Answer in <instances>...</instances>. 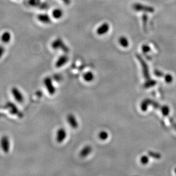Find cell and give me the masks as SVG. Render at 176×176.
<instances>
[{
    "mask_svg": "<svg viewBox=\"0 0 176 176\" xmlns=\"http://www.w3.org/2000/svg\"><path fill=\"white\" fill-rule=\"evenodd\" d=\"M0 146L4 153L9 152L11 146L10 139L7 136H3L0 140Z\"/></svg>",
    "mask_w": 176,
    "mask_h": 176,
    "instance_id": "3",
    "label": "cell"
},
{
    "mask_svg": "<svg viewBox=\"0 0 176 176\" xmlns=\"http://www.w3.org/2000/svg\"><path fill=\"white\" fill-rule=\"evenodd\" d=\"M67 137V132L65 128L61 127L57 130L56 137H55V139L57 143L59 144L63 143L65 141V140L66 139Z\"/></svg>",
    "mask_w": 176,
    "mask_h": 176,
    "instance_id": "4",
    "label": "cell"
},
{
    "mask_svg": "<svg viewBox=\"0 0 176 176\" xmlns=\"http://www.w3.org/2000/svg\"><path fill=\"white\" fill-rule=\"evenodd\" d=\"M44 85L46 88L48 93L50 95H54L56 93V88L54 85L53 80L50 77H46L43 80Z\"/></svg>",
    "mask_w": 176,
    "mask_h": 176,
    "instance_id": "2",
    "label": "cell"
},
{
    "mask_svg": "<svg viewBox=\"0 0 176 176\" xmlns=\"http://www.w3.org/2000/svg\"><path fill=\"white\" fill-rule=\"evenodd\" d=\"M83 78L85 82H91L94 79L93 74L92 72H87L83 74Z\"/></svg>",
    "mask_w": 176,
    "mask_h": 176,
    "instance_id": "14",
    "label": "cell"
},
{
    "mask_svg": "<svg viewBox=\"0 0 176 176\" xmlns=\"http://www.w3.org/2000/svg\"><path fill=\"white\" fill-rule=\"evenodd\" d=\"M51 14L54 18L58 20L63 17V12L60 9H55L53 10Z\"/></svg>",
    "mask_w": 176,
    "mask_h": 176,
    "instance_id": "13",
    "label": "cell"
},
{
    "mask_svg": "<svg viewBox=\"0 0 176 176\" xmlns=\"http://www.w3.org/2000/svg\"><path fill=\"white\" fill-rule=\"evenodd\" d=\"M5 51V48L2 46H0V58L3 56Z\"/></svg>",
    "mask_w": 176,
    "mask_h": 176,
    "instance_id": "18",
    "label": "cell"
},
{
    "mask_svg": "<svg viewBox=\"0 0 176 176\" xmlns=\"http://www.w3.org/2000/svg\"><path fill=\"white\" fill-rule=\"evenodd\" d=\"M67 121L68 124H69L70 127L72 128L74 130H76L79 127V123L77 120V117L75 116L72 114L70 113L67 116Z\"/></svg>",
    "mask_w": 176,
    "mask_h": 176,
    "instance_id": "6",
    "label": "cell"
},
{
    "mask_svg": "<svg viewBox=\"0 0 176 176\" xmlns=\"http://www.w3.org/2000/svg\"><path fill=\"white\" fill-rule=\"evenodd\" d=\"M119 42L120 45L124 47H128L129 45L128 40L125 37H120L119 40Z\"/></svg>",
    "mask_w": 176,
    "mask_h": 176,
    "instance_id": "15",
    "label": "cell"
},
{
    "mask_svg": "<svg viewBox=\"0 0 176 176\" xmlns=\"http://www.w3.org/2000/svg\"><path fill=\"white\" fill-rule=\"evenodd\" d=\"M98 136H99L100 139H101L102 140H105L108 137V135H107L106 132H105V131H102V132H100Z\"/></svg>",
    "mask_w": 176,
    "mask_h": 176,
    "instance_id": "17",
    "label": "cell"
},
{
    "mask_svg": "<svg viewBox=\"0 0 176 176\" xmlns=\"http://www.w3.org/2000/svg\"><path fill=\"white\" fill-rule=\"evenodd\" d=\"M37 18L40 22L45 24H49L51 21L49 16L47 14H40L38 15Z\"/></svg>",
    "mask_w": 176,
    "mask_h": 176,
    "instance_id": "11",
    "label": "cell"
},
{
    "mask_svg": "<svg viewBox=\"0 0 176 176\" xmlns=\"http://www.w3.org/2000/svg\"><path fill=\"white\" fill-rule=\"evenodd\" d=\"M11 38H12V36L10 32L9 31H5L1 36V41L3 43H7L10 42L11 40Z\"/></svg>",
    "mask_w": 176,
    "mask_h": 176,
    "instance_id": "12",
    "label": "cell"
},
{
    "mask_svg": "<svg viewBox=\"0 0 176 176\" xmlns=\"http://www.w3.org/2000/svg\"><path fill=\"white\" fill-rule=\"evenodd\" d=\"M61 1H62L66 5H69L71 2V0H61Z\"/></svg>",
    "mask_w": 176,
    "mask_h": 176,
    "instance_id": "19",
    "label": "cell"
},
{
    "mask_svg": "<svg viewBox=\"0 0 176 176\" xmlns=\"http://www.w3.org/2000/svg\"><path fill=\"white\" fill-rule=\"evenodd\" d=\"M92 152V148L90 145L84 146L79 152V156L81 158H84L88 156Z\"/></svg>",
    "mask_w": 176,
    "mask_h": 176,
    "instance_id": "10",
    "label": "cell"
},
{
    "mask_svg": "<svg viewBox=\"0 0 176 176\" xmlns=\"http://www.w3.org/2000/svg\"><path fill=\"white\" fill-rule=\"evenodd\" d=\"M11 93L16 102L20 103L23 102L24 100V96L23 93H22V92L18 88L16 87H13L11 88Z\"/></svg>",
    "mask_w": 176,
    "mask_h": 176,
    "instance_id": "5",
    "label": "cell"
},
{
    "mask_svg": "<svg viewBox=\"0 0 176 176\" xmlns=\"http://www.w3.org/2000/svg\"><path fill=\"white\" fill-rule=\"evenodd\" d=\"M110 29V25L108 23H103L97 29V33L99 36H103L106 34Z\"/></svg>",
    "mask_w": 176,
    "mask_h": 176,
    "instance_id": "9",
    "label": "cell"
},
{
    "mask_svg": "<svg viewBox=\"0 0 176 176\" xmlns=\"http://www.w3.org/2000/svg\"><path fill=\"white\" fill-rule=\"evenodd\" d=\"M133 8L134 10L136 11H144L148 12L149 13H153L155 11V9L152 7H148L146 5H144L140 3H135L133 5Z\"/></svg>",
    "mask_w": 176,
    "mask_h": 176,
    "instance_id": "7",
    "label": "cell"
},
{
    "mask_svg": "<svg viewBox=\"0 0 176 176\" xmlns=\"http://www.w3.org/2000/svg\"><path fill=\"white\" fill-rule=\"evenodd\" d=\"M51 47L54 50H62L65 53H68L69 51V47L67 46L61 38H57L54 40L51 43Z\"/></svg>",
    "mask_w": 176,
    "mask_h": 176,
    "instance_id": "1",
    "label": "cell"
},
{
    "mask_svg": "<svg viewBox=\"0 0 176 176\" xmlns=\"http://www.w3.org/2000/svg\"><path fill=\"white\" fill-rule=\"evenodd\" d=\"M28 3L31 7H39L41 4V0H29Z\"/></svg>",
    "mask_w": 176,
    "mask_h": 176,
    "instance_id": "16",
    "label": "cell"
},
{
    "mask_svg": "<svg viewBox=\"0 0 176 176\" xmlns=\"http://www.w3.org/2000/svg\"><path fill=\"white\" fill-rule=\"evenodd\" d=\"M69 61V57L66 55H62L60 56L55 63V66L57 68H60L64 66Z\"/></svg>",
    "mask_w": 176,
    "mask_h": 176,
    "instance_id": "8",
    "label": "cell"
}]
</instances>
